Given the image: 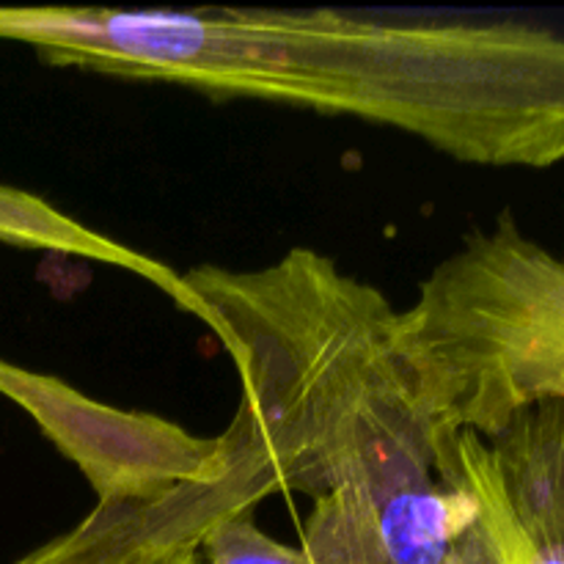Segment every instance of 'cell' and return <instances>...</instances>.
<instances>
[{"label": "cell", "instance_id": "cell-1", "mask_svg": "<svg viewBox=\"0 0 564 564\" xmlns=\"http://www.w3.org/2000/svg\"><path fill=\"white\" fill-rule=\"evenodd\" d=\"M176 306L220 339L242 397L218 468L143 505H97L17 564H198L204 538L270 496L334 501L386 564H441L474 507L435 477L400 308L334 259L292 248L253 270L180 273Z\"/></svg>", "mask_w": 564, "mask_h": 564}, {"label": "cell", "instance_id": "cell-2", "mask_svg": "<svg viewBox=\"0 0 564 564\" xmlns=\"http://www.w3.org/2000/svg\"><path fill=\"white\" fill-rule=\"evenodd\" d=\"M0 39L55 66L352 116L460 163L564 160V33L532 22L0 6Z\"/></svg>", "mask_w": 564, "mask_h": 564}, {"label": "cell", "instance_id": "cell-3", "mask_svg": "<svg viewBox=\"0 0 564 564\" xmlns=\"http://www.w3.org/2000/svg\"><path fill=\"white\" fill-rule=\"evenodd\" d=\"M400 345L433 444L490 435L540 400L564 402V253L510 213L477 229L400 312Z\"/></svg>", "mask_w": 564, "mask_h": 564}, {"label": "cell", "instance_id": "cell-4", "mask_svg": "<svg viewBox=\"0 0 564 564\" xmlns=\"http://www.w3.org/2000/svg\"><path fill=\"white\" fill-rule=\"evenodd\" d=\"M0 394L75 463L99 505L154 501L218 468L215 438H198L171 419L105 405L53 375L0 361Z\"/></svg>", "mask_w": 564, "mask_h": 564}, {"label": "cell", "instance_id": "cell-5", "mask_svg": "<svg viewBox=\"0 0 564 564\" xmlns=\"http://www.w3.org/2000/svg\"><path fill=\"white\" fill-rule=\"evenodd\" d=\"M435 477L474 507L505 564H564V402L540 400L496 433L433 444Z\"/></svg>", "mask_w": 564, "mask_h": 564}, {"label": "cell", "instance_id": "cell-6", "mask_svg": "<svg viewBox=\"0 0 564 564\" xmlns=\"http://www.w3.org/2000/svg\"><path fill=\"white\" fill-rule=\"evenodd\" d=\"M0 242L44 248V251L69 253V257L110 264V268L141 275L169 297H174L180 290V273H174L169 264L88 229L80 220L64 215L44 198L6 185H0Z\"/></svg>", "mask_w": 564, "mask_h": 564}, {"label": "cell", "instance_id": "cell-7", "mask_svg": "<svg viewBox=\"0 0 564 564\" xmlns=\"http://www.w3.org/2000/svg\"><path fill=\"white\" fill-rule=\"evenodd\" d=\"M198 564H383L369 545L330 518L312 512L301 545L264 534L253 516L231 518L204 538Z\"/></svg>", "mask_w": 564, "mask_h": 564}]
</instances>
